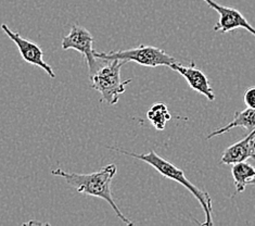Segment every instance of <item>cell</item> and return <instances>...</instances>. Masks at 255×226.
Wrapping results in <instances>:
<instances>
[{"label": "cell", "mask_w": 255, "mask_h": 226, "mask_svg": "<svg viewBox=\"0 0 255 226\" xmlns=\"http://www.w3.org/2000/svg\"><path fill=\"white\" fill-rule=\"evenodd\" d=\"M117 172V166L111 163L101 168L99 171H97V172L90 174L65 172L62 169L52 170L51 174L53 176L61 177V179H63L68 183L71 187L76 189L77 193L88 195V196L97 197L107 201V203L111 206L113 211L115 212V215L118 216L121 221L125 223L126 225H133V222L127 219L123 215L122 211L120 210V208L115 204L112 196L111 184Z\"/></svg>", "instance_id": "cell-1"}, {"label": "cell", "mask_w": 255, "mask_h": 226, "mask_svg": "<svg viewBox=\"0 0 255 226\" xmlns=\"http://www.w3.org/2000/svg\"><path fill=\"white\" fill-rule=\"evenodd\" d=\"M110 149L118 151L122 155L129 156L131 158H135V159H138V160L148 163L150 164V167H152L164 177H166L168 180L177 182L180 185H183L193 195L194 197H196V199L199 201L200 206L202 207L205 215V221L202 223V225L212 226L214 224L213 218H212L213 206H212V199L210 197V195L205 191H202V189L197 187L192 182L188 180L183 170L178 169L177 167L174 166L173 163L165 160V159H163L161 156L157 155L154 150L149 151L148 154H135V152L120 149L118 147H111Z\"/></svg>", "instance_id": "cell-2"}, {"label": "cell", "mask_w": 255, "mask_h": 226, "mask_svg": "<svg viewBox=\"0 0 255 226\" xmlns=\"http://www.w3.org/2000/svg\"><path fill=\"white\" fill-rule=\"evenodd\" d=\"M124 64V61L121 60H103L98 70L90 75L92 87L99 91L102 101L110 106L119 102L121 95L125 93L126 86L131 83L130 78L123 81L121 77V69Z\"/></svg>", "instance_id": "cell-3"}, {"label": "cell", "mask_w": 255, "mask_h": 226, "mask_svg": "<svg viewBox=\"0 0 255 226\" xmlns=\"http://www.w3.org/2000/svg\"><path fill=\"white\" fill-rule=\"evenodd\" d=\"M96 57L103 60H121L127 62H136L142 66L156 68V66H171L177 62L174 57L165 50L154 46L139 45L135 48L125 50H117L109 52L96 51Z\"/></svg>", "instance_id": "cell-4"}, {"label": "cell", "mask_w": 255, "mask_h": 226, "mask_svg": "<svg viewBox=\"0 0 255 226\" xmlns=\"http://www.w3.org/2000/svg\"><path fill=\"white\" fill-rule=\"evenodd\" d=\"M61 47L63 50L74 49L81 52L86 59L89 70V76L98 70L102 63V59L96 57L94 49V37L88 29L81 25H73L71 32L62 38Z\"/></svg>", "instance_id": "cell-5"}, {"label": "cell", "mask_w": 255, "mask_h": 226, "mask_svg": "<svg viewBox=\"0 0 255 226\" xmlns=\"http://www.w3.org/2000/svg\"><path fill=\"white\" fill-rule=\"evenodd\" d=\"M202 1H204L211 9H214L220 14V19L214 25L215 32L228 33L234 29L245 28L249 33L255 36V27L249 23L246 16L239 10L220 4L214 0H202Z\"/></svg>", "instance_id": "cell-6"}, {"label": "cell", "mask_w": 255, "mask_h": 226, "mask_svg": "<svg viewBox=\"0 0 255 226\" xmlns=\"http://www.w3.org/2000/svg\"><path fill=\"white\" fill-rule=\"evenodd\" d=\"M1 28L8 35V37L16 45L25 62L39 66L51 78H56V74H54L51 66L44 61V51L41 50V48L36 42L23 38L20 33H15L13 30H11L7 24H2Z\"/></svg>", "instance_id": "cell-7"}, {"label": "cell", "mask_w": 255, "mask_h": 226, "mask_svg": "<svg viewBox=\"0 0 255 226\" xmlns=\"http://www.w3.org/2000/svg\"><path fill=\"white\" fill-rule=\"evenodd\" d=\"M169 68L173 69L176 72H178L181 76H184L186 81L188 82V84H189L191 89L196 90L198 93L203 95L210 101L215 100L216 97L213 91V88L211 87L208 76H206L199 68H197L194 61H191L190 64L188 66L181 65L176 62L169 66Z\"/></svg>", "instance_id": "cell-8"}, {"label": "cell", "mask_w": 255, "mask_h": 226, "mask_svg": "<svg viewBox=\"0 0 255 226\" xmlns=\"http://www.w3.org/2000/svg\"><path fill=\"white\" fill-rule=\"evenodd\" d=\"M255 159V128L240 142L236 143L223 152L221 163L232 166L234 163Z\"/></svg>", "instance_id": "cell-9"}, {"label": "cell", "mask_w": 255, "mask_h": 226, "mask_svg": "<svg viewBox=\"0 0 255 226\" xmlns=\"http://www.w3.org/2000/svg\"><path fill=\"white\" fill-rule=\"evenodd\" d=\"M235 127H244L249 133L252 132L255 128V109L247 108L245 110H242V111H236L232 122H229L227 125H225L221 128H216L215 131H213L206 136V139L220 136L224 133L232 131Z\"/></svg>", "instance_id": "cell-10"}, {"label": "cell", "mask_w": 255, "mask_h": 226, "mask_svg": "<svg viewBox=\"0 0 255 226\" xmlns=\"http://www.w3.org/2000/svg\"><path fill=\"white\" fill-rule=\"evenodd\" d=\"M232 175L236 187V194L245 192L246 187L255 176V169L247 161H241L232 164Z\"/></svg>", "instance_id": "cell-11"}, {"label": "cell", "mask_w": 255, "mask_h": 226, "mask_svg": "<svg viewBox=\"0 0 255 226\" xmlns=\"http://www.w3.org/2000/svg\"><path fill=\"white\" fill-rule=\"evenodd\" d=\"M147 118L156 131H163L172 117L165 103L157 102L148 110Z\"/></svg>", "instance_id": "cell-12"}, {"label": "cell", "mask_w": 255, "mask_h": 226, "mask_svg": "<svg viewBox=\"0 0 255 226\" xmlns=\"http://www.w3.org/2000/svg\"><path fill=\"white\" fill-rule=\"evenodd\" d=\"M244 100H245V103L248 108L255 109V86L248 88L245 91Z\"/></svg>", "instance_id": "cell-13"}, {"label": "cell", "mask_w": 255, "mask_h": 226, "mask_svg": "<svg viewBox=\"0 0 255 226\" xmlns=\"http://www.w3.org/2000/svg\"><path fill=\"white\" fill-rule=\"evenodd\" d=\"M249 185H251V186H255V176L253 177V180L250 182V184Z\"/></svg>", "instance_id": "cell-14"}]
</instances>
